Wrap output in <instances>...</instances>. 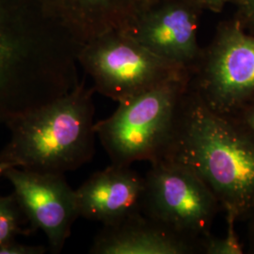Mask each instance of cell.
Here are the masks:
<instances>
[{"label":"cell","mask_w":254,"mask_h":254,"mask_svg":"<svg viewBox=\"0 0 254 254\" xmlns=\"http://www.w3.org/2000/svg\"><path fill=\"white\" fill-rule=\"evenodd\" d=\"M9 168H12V166L9 165V164L0 161V176L4 175V173H6V171L9 170Z\"/></svg>","instance_id":"cell-18"},{"label":"cell","mask_w":254,"mask_h":254,"mask_svg":"<svg viewBox=\"0 0 254 254\" xmlns=\"http://www.w3.org/2000/svg\"><path fill=\"white\" fill-rule=\"evenodd\" d=\"M93 254H203V239L188 236L141 212L106 225L95 236Z\"/></svg>","instance_id":"cell-11"},{"label":"cell","mask_w":254,"mask_h":254,"mask_svg":"<svg viewBox=\"0 0 254 254\" xmlns=\"http://www.w3.org/2000/svg\"><path fill=\"white\" fill-rule=\"evenodd\" d=\"M189 86L209 109L227 117L254 102V34L237 19L221 24L202 48Z\"/></svg>","instance_id":"cell-5"},{"label":"cell","mask_w":254,"mask_h":254,"mask_svg":"<svg viewBox=\"0 0 254 254\" xmlns=\"http://www.w3.org/2000/svg\"><path fill=\"white\" fill-rule=\"evenodd\" d=\"M198 1L202 5L203 9L218 12L223 9L225 4L231 0H198Z\"/></svg>","instance_id":"cell-17"},{"label":"cell","mask_w":254,"mask_h":254,"mask_svg":"<svg viewBox=\"0 0 254 254\" xmlns=\"http://www.w3.org/2000/svg\"><path fill=\"white\" fill-rule=\"evenodd\" d=\"M161 159L195 173L237 220L254 208V139L234 119L209 109L190 86Z\"/></svg>","instance_id":"cell-1"},{"label":"cell","mask_w":254,"mask_h":254,"mask_svg":"<svg viewBox=\"0 0 254 254\" xmlns=\"http://www.w3.org/2000/svg\"><path fill=\"white\" fill-rule=\"evenodd\" d=\"M227 233L226 236L218 238L213 235L203 239V254H241L243 247L236 232L237 218L231 213H226Z\"/></svg>","instance_id":"cell-13"},{"label":"cell","mask_w":254,"mask_h":254,"mask_svg":"<svg viewBox=\"0 0 254 254\" xmlns=\"http://www.w3.org/2000/svg\"><path fill=\"white\" fill-rule=\"evenodd\" d=\"M77 61L91 76L95 91L118 103L190 73L125 31L109 32L83 45Z\"/></svg>","instance_id":"cell-4"},{"label":"cell","mask_w":254,"mask_h":254,"mask_svg":"<svg viewBox=\"0 0 254 254\" xmlns=\"http://www.w3.org/2000/svg\"><path fill=\"white\" fill-rule=\"evenodd\" d=\"M46 252V247L25 245L14 239L0 245V254H44Z\"/></svg>","instance_id":"cell-15"},{"label":"cell","mask_w":254,"mask_h":254,"mask_svg":"<svg viewBox=\"0 0 254 254\" xmlns=\"http://www.w3.org/2000/svg\"><path fill=\"white\" fill-rule=\"evenodd\" d=\"M222 207L206 185L188 168L157 160L144 175L141 213L188 236L204 239Z\"/></svg>","instance_id":"cell-6"},{"label":"cell","mask_w":254,"mask_h":254,"mask_svg":"<svg viewBox=\"0 0 254 254\" xmlns=\"http://www.w3.org/2000/svg\"><path fill=\"white\" fill-rule=\"evenodd\" d=\"M23 218L26 216L14 194L0 197V245L24 233L22 229Z\"/></svg>","instance_id":"cell-12"},{"label":"cell","mask_w":254,"mask_h":254,"mask_svg":"<svg viewBox=\"0 0 254 254\" xmlns=\"http://www.w3.org/2000/svg\"><path fill=\"white\" fill-rule=\"evenodd\" d=\"M203 9L198 0H162L127 33L154 54L191 73L202 50L198 29Z\"/></svg>","instance_id":"cell-8"},{"label":"cell","mask_w":254,"mask_h":254,"mask_svg":"<svg viewBox=\"0 0 254 254\" xmlns=\"http://www.w3.org/2000/svg\"><path fill=\"white\" fill-rule=\"evenodd\" d=\"M162 0H36L40 9L80 48L113 31H131Z\"/></svg>","instance_id":"cell-9"},{"label":"cell","mask_w":254,"mask_h":254,"mask_svg":"<svg viewBox=\"0 0 254 254\" xmlns=\"http://www.w3.org/2000/svg\"><path fill=\"white\" fill-rule=\"evenodd\" d=\"M144 176L129 165L112 164L75 190L79 217L112 225L141 212Z\"/></svg>","instance_id":"cell-10"},{"label":"cell","mask_w":254,"mask_h":254,"mask_svg":"<svg viewBox=\"0 0 254 254\" xmlns=\"http://www.w3.org/2000/svg\"><path fill=\"white\" fill-rule=\"evenodd\" d=\"M190 80V73H186L119 102L112 115L95 123L96 136L111 163L131 166L162 158Z\"/></svg>","instance_id":"cell-3"},{"label":"cell","mask_w":254,"mask_h":254,"mask_svg":"<svg viewBox=\"0 0 254 254\" xmlns=\"http://www.w3.org/2000/svg\"><path fill=\"white\" fill-rule=\"evenodd\" d=\"M238 22L248 32L254 34V0H237Z\"/></svg>","instance_id":"cell-14"},{"label":"cell","mask_w":254,"mask_h":254,"mask_svg":"<svg viewBox=\"0 0 254 254\" xmlns=\"http://www.w3.org/2000/svg\"><path fill=\"white\" fill-rule=\"evenodd\" d=\"M94 88L72 91L9 117L10 139L0 161L39 173H64L90 162L95 151Z\"/></svg>","instance_id":"cell-2"},{"label":"cell","mask_w":254,"mask_h":254,"mask_svg":"<svg viewBox=\"0 0 254 254\" xmlns=\"http://www.w3.org/2000/svg\"><path fill=\"white\" fill-rule=\"evenodd\" d=\"M231 118L236 121L254 141V102L246 106Z\"/></svg>","instance_id":"cell-16"},{"label":"cell","mask_w":254,"mask_h":254,"mask_svg":"<svg viewBox=\"0 0 254 254\" xmlns=\"http://www.w3.org/2000/svg\"><path fill=\"white\" fill-rule=\"evenodd\" d=\"M63 173H39L12 167L5 176L31 228L42 230L51 252L62 251L79 217L75 190Z\"/></svg>","instance_id":"cell-7"}]
</instances>
